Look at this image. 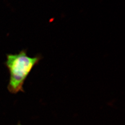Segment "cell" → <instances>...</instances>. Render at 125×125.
I'll return each instance as SVG.
<instances>
[{
	"label": "cell",
	"instance_id": "cell-1",
	"mask_svg": "<svg viewBox=\"0 0 125 125\" xmlns=\"http://www.w3.org/2000/svg\"><path fill=\"white\" fill-rule=\"evenodd\" d=\"M42 58L40 55L33 57L28 56L25 50L20 51L18 53L7 55L5 64L9 72L8 88L10 93L16 94L19 92H24L23 85L27 77Z\"/></svg>",
	"mask_w": 125,
	"mask_h": 125
}]
</instances>
